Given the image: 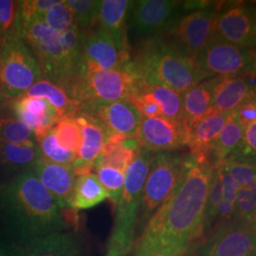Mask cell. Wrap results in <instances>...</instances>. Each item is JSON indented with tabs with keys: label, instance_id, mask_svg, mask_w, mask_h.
Listing matches in <instances>:
<instances>
[{
	"label": "cell",
	"instance_id": "9",
	"mask_svg": "<svg viewBox=\"0 0 256 256\" xmlns=\"http://www.w3.org/2000/svg\"><path fill=\"white\" fill-rule=\"evenodd\" d=\"M221 6L220 2L210 1L207 6L184 14L169 28L168 42L194 59L218 36L216 20Z\"/></svg>",
	"mask_w": 256,
	"mask_h": 256
},
{
	"label": "cell",
	"instance_id": "46",
	"mask_svg": "<svg viewBox=\"0 0 256 256\" xmlns=\"http://www.w3.org/2000/svg\"><path fill=\"white\" fill-rule=\"evenodd\" d=\"M8 256H26V252H24L23 250H21L20 248L10 245L9 248V254Z\"/></svg>",
	"mask_w": 256,
	"mask_h": 256
},
{
	"label": "cell",
	"instance_id": "8",
	"mask_svg": "<svg viewBox=\"0 0 256 256\" xmlns=\"http://www.w3.org/2000/svg\"><path fill=\"white\" fill-rule=\"evenodd\" d=\"M42 78L36 58L20 36L0 46V95L16 100Z\"/></svg>",
	"mask_w": 256,
	"mask_h": 256
},
{
	"label": "cell",
	"instance_id": "10",
	"mask_svg": "<svg viewBox=\"0 0 256 256\" xmlns=\"http://www.w3.org/2000/svg\"><path fill=\"white\" fill-rule=\"evenodd\" d=\"M131 62L126 41H119L101 28L84 32L78 75L116 70Z\"/></svg>",
	"mask_w": 256,
	"mask_h": 256
},
{
	"label": "cell",
	"instance_id": "34",
	"mask_svg": "<svg viewBox=\"0 0 256 256\" xmlns=\"http://www.w3.org/2000/svg\"><path fill=\"white\" fill-rule=\"evenodd\" d=\"M222 198V180L220 168L218 166L212 167L210 188L208 192V198L205 209V221H204V238H206L216 225L218 216L220 202ZM203 238V239H204Z\"/></svg>",
	"mask_w": 256,
	"mask_h": 256
},
{
	"label": "cell",
	"instance_id": "12",
	"mask_svg": "<svg viewBox=\"0 0 256 256\" xmlns=\"http://www.w3.org/2000/svg\"><path fill=\"white\" fill-rule=\"evenodd\" d=\"M190 256H256V227L236 220L216 225Z\"/></svg>",
	"mask_w": 256,
	"mask_h": 256
},
{
	"label": "cell",
	"instance_id": "49",
	"mask_svg": "<svg viewBox=\"0 0 256 256\" xmlns=\"http://www.w3.org/2000/svg\"><path fill=\"white\" fill-rule=\"evenodd\" d=\"M250 50H252V54H254V59H256V44L254 46V48H252Z\"/></svg>",
	"mask_w": 256,
	"mask_h": 256
},
{
	"label": "cell",
	"instance_id": "16",
	"mask_svg": "<svg viewBox=\"0 0 256 256\" xmlns=\"http://www.w3.org/2000/svg\"><path fill=\"white\" fill-rule=\"evenodd\" d=\"M80 111H84L98 120L110 134L128 138L136 137L142 119L140 111L129 101L88 106L82 108Z\"/></svg>",
	"mask_w": 256,
	"mask_h": 256
},
{
	"label": "cell",
	"instance_id": "24",
	"mask_svg": "<svg viewBox=\"0 0 256 256\" xmlns=\"http://www.w3.org/2000/svg\"><path fill=\"white\" fill-rule=\"evenodd\" d=\"M133 5L128 0L100 1L97 23L99 28L108 32L119 41H126V21Z\"/></svg>",
	"mask_w": 256,
	"mask_h": 256
},
{
	"label": "cell",
	"instance_id": "2",
	"mask_svg": "<svg viewBox=\"0 0 256 256\" xmlns=\"http://www.w3.org/2000/svg\"><path fill=\"white\" fill-rule=\"evenodd\" d=\"M0 216L10 234L27 247L66 227L63 212L32 170L0 186Z\"/></svg>",
	"mask_w": 256,
	"mask_h": 256
},
{
	"label": "cell",
	"instance_id": "36",
	"mask_svg": "<svg viewBox=\"0 0 256 256\" xmlns=\"http://www.w3.org/2000/svg\"><path fill=\"white\" fill-rule=\"evenodd\" d=\"M60 146L77 154L82 142V133L74 116H68L58 120L54 126Z\"/></svg>",
	"mask_w": 256,
	"mask_h": 256
},
{
	"label": "cell",
	"instance_id": "35",
	"mask_svg": "<svg viewBox=\"0 0 256 256\" xmlns=\"http://www.w3.org/2000/svg\"><path fill=\"white\" fill-rule=\"evenodd\" d=\"M70 10L76 26L82 30H88L97 23L100 1L94 0H64Z\"/></svg>",
	"mask_w": 256,
	"mask_h": 256
},
{
	"label": "cell",
	"instance_id": "40",
	"mask_svg": "<svg viewBox=\"0 0 256 256\" xmlns=\"http://www.w3.org/2000/svg\"><path fill=\"white\" fill-rule=\"evenodd\" d=\"M256 214V183L238 189L234 220L252 223Z\"/></svg>",
	"mask_w": 256,
	"mask_h": 256
},
{
	"label": "cell",
	"instance_id": "27",
	"mask_svg": "<svg viewBox=\"0 0 256 256\" xmlns=\"http://www.w3.org/2000/svg\"><path fill=\"white\" fill-rule=\"evenodd\" d=\"M108 198V192L97 176L93 173L76 176L70 208L74 210H88Z\"/></svg>",
	"mask_w": 256,
	"mask_h": 256
},
{
	"label": "cell",
	"instance_id": "47",
	"mask_svg": "<svg viewBox=\"0 0 256 256\" xmlns=\"http://www.w3.org/2000/svg\"><path fill=\"white\" fill-rule=\"evenodd\" d=\"M10 244L4 240L0 239V256H8L9 254Z\"/></svg>",
	"mask_w": 256,
	"mask_h": 256
},
{
	"label": "cell",
	"instance_id": "48",
	"mask_svg": "<svg viewBox=\"0 0 256 256\" xmlns=\"http://www.w3.org/2000/svg\"><path fill=\"white\" fill-rule=\"evenodd\" d=\"M134 256H164L162 254H158L156 252H150L146 250H135V254Z\"/></svg>",
	"mask_w": 256,
	"mask_h": 256
},
{
	"label": "cell",
	"instance_id": "43",
	"mask_svg": "<svg viewBox=\"0 0 256 256\" xmlns=\"http://www.w3.org/2000/svg\"><path fill=\"white\" fill-rule=\"evenodd\" d=\"M130 102L136 106L142 117L154 118L162 116L160 104L146 92L140 90Z\"/></svg>",
	"mask_w": 256,
	"mask_h": 256
},
{
	"label": "cell",
	"instance_id": "17",
	"mask_svg": "<svg viewBox=\"0 0 256 256\" xmlns=\"http://www.w3.org/2000/svg\"><path fill=\"white\" fill-rule=\"evenodd\" d=\"M82 133L81 146L77 152L72 168L76 176L92 173L94 164L104 146L110 132L101 122L92 115L79 111L75 116Z\"/></svg>",
	"mask_w": 256,
	"mask_h": 256
},
{
	"label": "cell",
	"instance_id": "39",
	"mask_svg": "<svg viewBox=\"0 0 256 256\" xmlns=\"http://www.w3.org/2000/svg\"><path fill=\"white\" fill-rule=\"evenodd\" d=\"M96 176L108 194V198L117 205L124 189L126 173L118 169L102 166L95 168Z\"/></svg>",
	"mask_w": 256,
	"mask_h": 256
},
{
	"label": "cell",
	"instance_id": "21",
	"mask_svg": "<svg viewBox=\"0 0 256 256\" xmlns=\"http://www.w3.org/2000/svg\"><path fill=\"white\" fill-rule=\"evenodd\" d=\"M12 110L18 119L34 131L36 138L52 129L61 119L54 106L42 98L19 97L14 100Z\"/></svg>",
	"mask_w": 256,
	"mask_h": 256
},
{
	"label": "cell",
	"instance_id": "31",
	"mask_svg": "<svg viewBox=\"0 0 256 256\" xmlns=\"http://www.w3.org/2000/svg\"><path fill=\"white\" fill-rule=\"evenodd\" d=\"M0 142L37 146L34 131L21 120L14 117L0 118Z\"/></svg>",
	"mask_w": 256,
	"mask_h": 256
},
{
	"label": "cell",
	"instance_id": "4",
	"mask_svg": "<svg viewBox=\"0 0 256 256\" xmlns=\"http://www.w3.org/2000/svg\"><path fill=\"white\" fill-rule=\"evenodd\" d=\"M132 62L144 82L164 86L180 94L208 79L194 58L162 38L146 41Z\"/></svg>",
	"mask_w": 256,
	"mask_h": 256
},
{
	"label": "cell",
	"instance_id": "32",
	"mask_svg": "<svg viewBox=\"0 0 256 256\" xmlns=\"http://www.w3.org/2000/svg\"><path fill=\"white\" fill-rule=\"evenodd\" d=\"M216 166L220 168L222 180V198L220 202L218 220L216 222V225H218L234 220L239 187L238 183L234 182V180L230 176V174L222 164Z\"/></svg>",
	"mask_w": 256,
	"mask_h": 256
},
{
	"label": "cell",
	"instance_id": "26",
	"mask_svg": "<svg viewBox=\"0 0 256 256\" xmlns=\"http://www.w3.org/2000/svg\"><path fill=\"white\" fill-rule=\"evenodd\" d=\"M243 137L244 128L238 124L234 112H232L226 124L210 148V167H216L230 156L236 154L242 144Z\"/></svg>",
	"mask_w": 256,
	"mask_h": 256
},
{
	"label": "cell",
	"instance_id": "25",
	"mask_svg": "<svg viewBox=\"0 0 256 256\" xmlns=\"http://www.w3.org/2000/svg\"><path fill=\"white\" fill-rule=\"evenodd\" d=\"M21 97L45 99L54 106L61 118L75 116L80 111V104L62 86L44 78L36 82Z\"/></svg>",
	"mask_w": 256,
	"mask_h": 256
},
{
	"label": "cell",
	"instance_id": "22",
	"mask_svg": "<svg viewBox=\"0 0 256 256\" xmlns=\"http://www.w3.org/2000/svg\"><path fill=\"white\" fill-rule=\"evenodd\" d=\"M218 77H212L198 82L183 93V122L186 128L210 114L214 110V88Z\"/></svg>",
	"mask_w": 256,
	"mask_h": 256
},
{
	"label": "cell",
	"instance_id": "20",
	"mask_svg": "<svg viewBox=\"0 0 256 256\" xmlns=\"http://www.w3.org/2000/svg\"><path fill=\"white\" fill-rule=\"evenodd\" d=\"M256 88V74L218 77L214 88V110L232 113L252 96Z\"/></svg>",
	"mask_w": 256,
	"mask_h": 256
},
{
	"label": "cell",
	"instance_id": "51",
	"mask_svg": "<svg viewBox=\"0 0 256 256\" xmlns=\"http://www.w3.org/2000/svg\"><path fill=\"white\" fill-rule=\"evenodd\" d=\"M252 225H254V226L256 227V216H254V220H252Z\"/></svg>",
	"mask_w": 256,
	"mask_h": 256
},
{
	"label": "cell",
	"instance_id": "30",
	"mask_svg": "<svg viewBox=\"0 0 256 256\" xmlns=\"http://www.w3.org/2000/svg\"><path fill=\"white\" fill-rule=\"evenodd\" d=\"M41 158L39 147L0 142V164L16 168H30Z\"/></svg>",
	"mask_w": 256,
	"mask_h": 256
},
{
	"label": "cell",
	"instance_id": "52",
	"mask_svg": "<svg viewBox=\"0 0 256 256\" xmlns=\"http://www.w3.org/2000/svg\"><path fill=\"white\" fill-rule=\"evenodd\" d=\"M106 256H111V254H106Z\"/></svg>",
	"mask_w": 256,
	"mask_h": 256
},
{
	"label": "cell",
	"instance_id": "33",
	"mask_svg": "<svg viewBox=\"0 0 256 256\" xmlns=\"http://www.w3.org/2000/svg\"><path fill=\"white\" fill-rule=\"evenodd\" d=\"M36 142L41 156L46 160L68 166L74 164L77 154L64 150L60 146L54 128L48 130L45 134L36 137Z\"/></svg>",
	"mask_w": 256,
	"mask_h": 256
},
{
	"label": "cell",
	"instance_id": "41",
	"mask_svg": "<svg viewBox=\"0 0 256 256\" xmlns=\"http://www.w3.org/2000/svg\"><path fill=\"white\" fill-rule=\"evenodd\" d=\"M46 24L54 30L64 34L72 30L76 26L70 10L66 7L64 0L58 1L54 6L48 10L44 16Z\"/></svg>",
	"mask_w": 256,
	"mask_h": 256
},
{
	"label": "cell",
	"instance_id": "11",
	"mask_svg": "<svg viewBox=\"0 0 256 256\" xmlns=\"http://www.w3.org/2000/svg\"><path fill=\"white\" fill-rule=\"evenodd\" d=\"M207 78L256 74V62L250 48L216 37L194 58Z\"/></svg>",
	"mask_w": 256,
	"mask_h": 256
},
{
	"label": "cell",
	"instance_id": "42",
	"mask_svg": "<svg viewBox=\"0 0 256 256\" xmlns=\"http://www.w3.org/2000/svg\"><path fill=\"white\" fill-rule=\"evenodd\" d=\"M59 0H24L19 1L18 18L21 21L44 18L46 12Z\"/></svg>",
	"mask_w": 256,
	"mask_h": 256
},
{
	"label": "cell",
	"instance_id": "3",
	"mask_svg": "<svg viewBox=\"0 0 256 256\" xmlns=\"http://www.w3.org/2000/svg\"><path fill=\"white\" fill-rule=\"evenodd\" d=\"M84 32L75 28L60 34L44 18L21 21L18 34L36 58L43 77L66 92L78 75Z\"/></svg>",
	"mask_w": 256,
	"mask_h": 256
},
{
	"label": "cell",
	"instance_id": "13",
	"mask_svg": "<svg viewBox=\"0 0 256 256\" xmlns=\"http://www.w3.org/2000/svg\"><path fill=\"white\" fill-rule=\"evenodd\" d=\"M216 36L252 48L256 44V10L250 2L222 4L216 20Z\"/></svg>",
	"mask_w": 256,
	"mask_h": 256
},
{
	"label": "cell",
	"instance_id": "18",
	"mask_svg": "<svg viewBox=\"0 0 256 256\" xmlns=\"http://www.w3.org/2000/svg\"><path fill=\"white\" fill-rule=\"evenodd\" d=\"M34 173L50 192L62 210L70 208L76 174L72 166L58 164L42 156L32 167Z\"/></svg>",
	"mask_w": 256,
	"mask_h": 256
},
{
	"label": "cell",
	"instance_id": "29",
	"mask_svg": "<svg viewBox=\"0 0 256 256\" xmlns=\"http://www.w3.org/2000/svg\"><path fill=\"white\" fill-rule=\"evenodd\" d=\"M140 90L146 92L155 99L160 106L162 117L183 122L182 94L164 86L147 84L144 81L142 84Z\"/></svg>",
	"mask_w": 256,
	"mask_h": 256
},
{
	"label": "cell",
	"instance_id": "23",
	"mask_svg": "<svg viewBox=\"0 0 256 256\" xmlns=\"http://www.w3.org/2000/svg\"><path fill=\"white\" fill-rule=\"evenodd\" d=\"M140 149L136 138L111 134L102 150L101 155L95 162L94 169L108 166L126 173Z\"/></svg>",
	"mask_w": 256,
	"mask_h": 256
},
{
	"label": "cell",
	"instance_id": "50",
	"mask_svg": "<svg viewBox=\"0 0 256 256\" xmlns=\"http://www.w3.org/2000/svg\"><path fill=\"white\" fill-rule=\"evenodd\" d=\"M250 5H252V7H254V8L256 10V1H254V2H250Z\"/></svg>",
	"mask_w": 256,
	"mask_h": 256
},
{
	"label": "cell",
	"instance_id": "1",
	"mask_svg": "<svg viewBox=\"0 0 256 256\" xmlns=\"http://www.w3.org/2000/svg\"><path fill=\"white\" fill-rule=\"evenodd\" d=\"M212 168H186L172 194L147 222L136 248L164 256H190L204 238L205 209Z\"/></svg>",
	"mask_w": 256,
	"mask_h": 256
},
{
	"label": "cell",
	"instance_id": "6",
	"mask_svg": "<svg viewBox=\"0 0 256 256\" xmlns=\"http://www.w3.org/2000/svg\"><path fill=\"white\" fill-rule=\"evenodd\" d=\"M144 80L132 60L124 68L82 74L68 88V95L84 106L117 101H131Z\"/></svg>",
	"mask_w": 256,
	"mask_h": 256
},
{
	"label": "cell",
	"instance_id": "37",
	"mask_svg": "<svg viewBox=\"0 0 256 256\" xmlns=\"http://www.w3.org/2000/svg\"><path fill=\"white\" fill-rule=\"evenodd\" d=\"M220 164L228 171L239 188L256 183V164L247 160L230 156Z\"/></svg>",
	"mask_w": 256,
	"mask_h": 256
},
{
	"label": "cell",
	"instance_id": "45",
	"mask_svg": "<svg viewBox=\"0 0 256 256\" xmlns=\"http://www.w3.org/2000/svg\"><path fill=\"white\" fill-rule=\"evenodd\" d=\"M238 124L245 128L256 122V88L250 98L244 102L234 111Z\"/></svg>",
	"mask_w": 256,
	"mask_h": 256
},
{
	"label": "cell",
	"instance_id": "19",
	"mask_svg": "<svg viewBox=\"0 0 256 256\" xmlns=\"http://www.w3.org/2000/svg\"><path fill=\"white\" fill-rule=\"evenodd\" d=\"M230 113L212 111L188 130L187 146L194 164L210 166V148Z\"/></svg>",
	"mask_w": 256,
	"mask_h": 256
},
{
	"label": "cell",
	"instance_id": "5",
	"mask_svg": "<svg viewBox=\"0 0 256 256\" xmlns=\"http://www.w3.org/2000/svg\"><path fill=\"white\" fill-rule=\"evenodd\" d=\"M154 155L155 153L140 149L128 166L122 192L116 205L114 227L108 246V254L126 256L133 248L142 194Z\"/></svg>",
	"mask_w": 256,
	"mask_h": 256
},
{
	"label": "cell",
	"instance_id": "15",
	"mask_svg": "<svg viewBox=\"0 0 256 256\" xmlns=\"http://www.w3.org/2000/svg\"><path fill=\"white\" fill-rule=\"evenodd\" d=\"M184 2L173 0L133 1L130 10L131 27L140 36H148L164 30L180 18Z\"/></svg>",
	"mask_w": 256,
	"mask_h": 256
},
{
	"label": "cell",
	"instance_id": "38",
	"mask_svg": "<svg viewBox=\"0 0 256 256\" xmlns=\"http://www.w3.org/2000/svg\"><path fill=\"white\" fill-rule=\"evenodd\" d=\"M19 1L0 0V46L10 38L19 36Z\"/></svg>",
	"mask_w": 256,
	"mask_h": 256
},
{
	"label": "cell",
	"instance_id": "44",
	"mask_svg": "<svg viewBox=\"0 0 256 256\" xmlns=\"http://www.w3.org/2000/svg\"><path fill=\"white\" fill-rule=\"evenodd\" d=\"M256 164V122L244 129L242 144L234 155Z\"/></svg>",
	"mask_w": 256,
	"mask_h": 256
},
{
	"label": "cell",
	"instance_id": "28",
	"mask_svg": "<svg viewBox=\"0 0 256 256\" xmlns=\"http://www.w3.org/2000/svg\"><path fill=\"white\" fill-rule=\"evenodd\" d=\"M27 256H81L80 246L72 234L58 232L30 244Z\"/></svg>",
	"mask_w": 256,
	"mask_h": 256
},
{
	"label": "cell",
	"instance_id": "14",
	"mask_svg": "<svg viewBox=\"0 0 256 256\" xmlns=\"http://www.w3.org/2000/svg\"><path fill=\"white\" fill-rule=\"evenodd\" d=\"M135 138L140 148L148 152H172L187 146L188 128L182 120L167 119L162 116L142 117Z\"/></svg>",
	"mask_w": 256,
	"mask_h": 256
},
{
	"label": "cell",
	"instance_id": "7",
	"mask_svg": "<svg viewBox=\"0 0 256 256\" xmlns=\"http://www.w3.org/2000/svg\"><path fill=\"white\" fill-rule=\"evenodd\" d=\"M192 162L190 154L155 153L142 194L138 218V229H144L152 216L174 192Z\"/></svg>",
	"mask_w": 256,
	"mask_h": 256
}]
</instances>
